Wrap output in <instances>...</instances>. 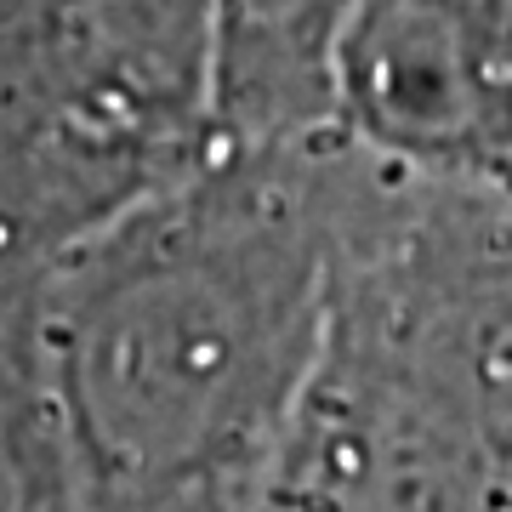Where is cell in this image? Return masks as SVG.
I'll return each mask as SVG.
<instances>
[{
	"instance_id": "obj_3",
	"label": "cell",
	"mask_w": 512,
	"mask_h": 512,
	"mask_svg": "<svg viewBox=\"0 0 512 512\" xmlns=\"http://www.w3.org/2000/svg\"><path fill=\"white\" fill-rule=\"evenodd\" d=\"M359 0H211L205 154H296L336 137Z\"/></svg>"
},
{
	"instance_id": "obj_2",
	"label": "cell",
	"mask_w": 512,
	"mask_h": 512,
	"mask_svg": "<svg viewBox=\"0 0 512 512\" xmlns=\"http://www.w3.org/2000/svg\"><path fill=\"white\" fill-rule=\"evenodd\" d=\"M336 131L416 177L512 188V0H359Z\"/></svg>"
},
{
	"instance_id": "obj_4",
	"label": "cell",
	"mask_w": 512,
	"mask_h": 512,
	"mask_svg": "<svg viewBox=\"0 0 512 512\" xmlns=\"http://www.w3.org/2000/svg\"><path fill=\"white\" fill-rule=\"evenodd\" d=\"M0 512H74L69 461L18 296H0Z\"/></svg>"
},
{
	"instance_id": "obj_1",
	"label": "cell",
	"mask_w": 512,
	"mask_h": 512,
	"mask_svg": "<svg viewBox=\"0 0 512 512\" xmlns=\"http://www.w3.org/2000/svg\"><path fill=\"white\" fill-rule=\"evenodd\" d=\"M325 143L205 154L29 285L74 512H256L336 325Z\"/></svg>"
}]
</instances>
